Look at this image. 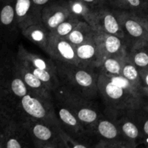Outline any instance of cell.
<instances>
[{"label": "cell", "instance_id": "1", "mask_svg": "<svg viewBox=\"0 0 148 148\" xmlns=\"http://www.w3.org/2000/svg\"><path fill=\"white\" fill-rule=\"evenodd\" d=\"M98 88L106 114H122L141 107V90L122 75H109L100 70Z\"/></svg>", "mask_w": 148, "mask_h": 148}, {"label": "cell", "instance_id": "2", "mask_svg": "<svg viewBox=\"0 0 148 148\" xmlns=\"http://www.w3.org/2000/svg\"><path fill=\"white\" fill-rule=\"evenodd\" d=\"M60 84L69 90L88 99L96 100L100 68L54 61Z\"/></svg>", "mask_w": 148, "mask_h": 148}, {"label": "cell", "instance_id": "3", "mask_svg": "<svg viewBox=\"0 0 148 148\" xmlns=\"http://www.w3.org/2000/svg\"><path fill=\"white\" fill-rule=\"evenodd\" d=\"M53 95L55 100L67 107L83 123L88 131L95 135L96 123L103 114L95 100L80 96L66 89L61 84L59 88L53 91Z\"/></svg>", "mask_w": 148, "mask_h": 148}, {"label": "cell", "instance_id": "4", "mask_svg": "<svg viewBox=\"0 0 148 148\" xmlns=\"http://www.w3.org/2000/svg\"><path fill=\"white\" fill-rule=\"evenodd\" d=\"M55 111L60 128L76 143L77 147H94L98 141L83 123L67 108L54 99Z\"/></svg>", "mask_w": 148, "mask_h": 148}, {"label": "cell", "instance_id": "5", "mask_svg": "<svg viewBox=\"0 0 148 148\" xmlns=\"http://www.w3.org/2000/svg\"><path fill=\"white\" fill-rule=\"evenodd\" d=\"M20 109L25 118L59 124L53 98H46L28 90L27 93L20 98Z\"/></svg>", "mask_w": 148, "mask_h": 148}, {"label": "cell", "instance_id": "6", "mask_svg": "<svg viewBox=\"0 0 148 148\" xmlns=\"http://www.w3.org/2000/svg\"><path fill=\"white\" fill-rule=\"evenodd\" d=\"M27 120L14 117L0 127V147H34Z\"/></svg>", "mask_w": 148, "mask_h": 148}, {"label": "cell", "instance_id": "7", "mask_svg": "<svg viewBox=\"0 0 148 148\" xmlns=\"http://www.w3.org/2000/svg\"><path fill=\"white\" fill-rule=\"evenodd\" d=\"M27 127L34 147L66 148L59 124L27 118Z\"/></svg>", "mask_w": 148, "mask_h": 148}, {"label": "cell", "instance_id": "8", "mask_svg": "<svg viewBox=\"0 0 148 148\" xmlns=\"http://www.w3.org/2000/svg\"><path fill=\"white\" fill-rule=\"evenodd\" d=\"M121 27L129 50L148 41V31L138 16L124 10H118Z\"/></svg>", "mask_w": 148, "mask_h": 148}, {"label": "cell", "instance_id": "9", "mask_svg": "<svg viewBox=\"0 0 148 148\" xmlns=\"http://www.w3.org/2000/svg\"><path fill=\"white\" fill-rule=\"evenodd\" d=\"M20 30L15 11L14 0H1L0 2V40L10 43L16 39Z\"/></svg>", "mask_w": 148, "mask_h": 148}, {"label": "cell", "instance_id": "10", "mask_svg": "<svg viewBox=\"0 0 148 148\" xmlns=\"http://www.w3.org/2000/svg\"><path fill=\"white\" fill-rule=\"evenodd\" d=\"M46 53L53 61L81 65L77 56L76 47L64 37L50 36Z\"/></svg>", "mask_w": 148, "mask_h": 148}, {"label": "cell", "instance_id": "11", "mask_svg": "<svg viewBox=\"0 0 148 148\" xmlns=\"http://www.w3.org/2000/svg\"><path fill=\"white\" fill-rule=\"evenodd\" d=\"M74 15L69 9L67 0H57L47 4L41 11L42 23L49 32L56 28L60 23Z\"/></svg>", "mask_w": 148, "mask_h": 148}, {"label": "cell", "instance_id": "12", "mask_svg": "<svg viewBox=\"0 0 148 148\" xmlns=\"http://www.w3.org/2000/svg\"><path fill=\"white\" fill-rule=\"evenodd\" d=\"M94 28L95 30L114 35L125 39L121 27L118 10L106 7L95 13Z\"/></svg>", "mask_w": 148, "mask_h": 148}, {"label": "cell", "instance_id": "13", "mask_svg": "<svg viewBox=\"0 0 148 148\" xmlns=\"http://www.w3.org/2000/svg\"><path fill=\"white\" fill-rule=\"evenodd\" d=\"M104 58L106 56H125L129 51L125 39L114 35L96 30L95 36Z\"/></svg>", "mask_w": 148, "mask_h": 148}, {"label": "cell", "instance_id": "14", "mask_svg": "<svg viewBox=\"0 0 148 148\" xmlns=\"http://www.w3.org/2000/svg\"><path fill=\"white\" fill-rule=\"evenodd\" d=\"M108 116L114 119V122L126 140L134 145L136 147L141 145L143 141L142 132L130 113L126 112Z\"/></svg>", "mask_w": 148, "mask_h": 148}, {"label": "cell", "instance_id": "15", "mask_svg": "<svg viewBox=\"0 0 148 148\" xmlns=\"http://www.w3.org/2000/svg\"><path fill=\"white\" fill-rule=\"evenodd\" d=\"M14 11L20 32L30 25L41 23V11L32 0H14Z\"/></svg>", "mask_w": 148, "mask_h": 148}, {"label": "cell", "instance_id": "16", "mask_svg": "<svg viewBox=\"0 0 148 148\" xmlns=\"http://www.w3.org/2000/svg\"><path fill=\"white\" fill-rule=\"evenodd\" d=\"M76 53L79 63L83 66L100 68L104 59L95 37L76 46Z\"/></svg>", "mask_w": 148, "mask_h": 148}, {"label": "cell", "instance_id": "17", "mask_svg": "<svg viewBox=\"0 0 148 148\" xmlns=\"http://www.w3.org/2000/svg\"><path fill=\"white\" fill-rule=\"evenodd\" d=\"M16 55L17 59L23 64L57 73L56 64L51 58L48 59L40 55L31 53L28 51L23 45H20L18 46V50Z\"/></svg>", "mask_w": 148, "mask_h": 148}, {"label": "cell", "instance_id": "18", "mask_svg": "<svg viewBox=\"0 0 148 148\" xmlns=\"http://www.w3.org/2000/svg\"><path fill=\"white\" fill-rule=\"evenodd\" d=\"M95 134L98 140H126L114 119L104 112L97 121Z\"/></svg>", "mask_w": 148, "mask_h": 148}, {"label": "cell", "instance_id": "19", "mask_svg": "<svg viewBox=\"0 0 148 148\" xmlns=\"http://www.w3.org/2000/svg\"><path fill=\"white\" fill-rule=\"evenodd\" d=\"M17 56V55H16ZM17 67L20 75L28 90L33 91L36 93L39 94L46 98H53V92L49 89V87L45 85L40 79L37 77L33 72H30L26 66H25L17 59Z\"/></svg>", "mask_w": 148, "mask_h": 148}, {"label": "cell", "instance_id": "20", "mask_svg": "<svg viewBox=\"0 0 148 148\" xmlns=\"http://www.w3.org/2000/svg\"><path fill=\"white\" fill-rule=\"evenodd\" d=\"M21 33L26 38L46 53L50 38V32L42 22L27 26L22 30Z\"/></svg>", "mask_w": 148, "mask_h": 148}, {"label": "cell", "instance_id": "21", "mask_svg": "<svg viewBox=\"0 0 148 148\" xmlns=\"http://www.w3.org/2000/svg\"><path fill=\"white\" fill-rule=\"evenodd\" d=\"M95 33L96 30L92 25L84 20H81L72 31L64 38L76 47L93 38Z\"/></svg>", "mask_w": 148, "mask_h": 148}, {"label": "cell", "instance_id": "22", "mask_svg": "<svg viewBox=\"0 0 148 148\" xmlns=\"http://www.w3.org/2000/svg\"><path fill=\"white\" fill-rule=\"evenodd\" d=\"M67 2L74 15L87 22L94 27L96 12L80 0H67Z\"/></svg>", "mask_w": 148, "mask_h": 148}, {"label": "cell", "instance_id": "23", "mask_svg": "<svg viewBox=\"0 0 148 148\" xmlns=\"http://www.w3.org/2000/svg\"><path fill=\"white\" fill-rule=\"evenodd\" d=\"M24 65L31 72H33L38 79H40L45 85H47L49 89L53 92L60 85V81L58 77L57 73L51 72V71L46 70V69H38L34 66Z\"/></svg>", "mask_w": 148, "mask_h": 148}, {"label": "cell", "instance_id": "24", "mask_svg": "<svg viewBox=\"0 0 148 148\" xmlns=\"http://www.w3.org/2000/svg\"><path fill=\"white\" fill-rule=\"evenodd\" d=\"M127 57L139 69L148 68V49L145 44L136 46L129 50Z\"/></svg>", "mask_w": 148, "mask_h": 148}, {"label": "cell", "instance_id": "25", "mask_svg": "<svg viewBox=\"0 0 148 148\" xmlns=\"http://www.w3.org/2000/svg\"><path fill=\"white\" fill-rule=\"evenodd\" d=\"M126 56H106L100 66V70L109 75H121Z\"/></svg>", "mask_w": 148, "mask_h": 148}, {"label": "cell", "instance_id": "26", "mask_svg": "<svg viewBox=\"0 0 148 148\" xmlns=\"http://www.w3.org/2000/svg\"><path fill=\"white\" fill-rule=\"evenodd\" d=\"M131 116L138 125L143 135L142 145L148 147V112L142 108L129 111Z\"/></svg>", "mask_w": 148, "mask_h": 148}, {"label": "cell", "instance_id": "27", "mask_svg": "<svg viewBox=\"0 0 148 148\" xmlns=\"http://www.w3.org/2000/svg\"><path fill=\"white\" fill-rule=\"evenodd\" d=\"M121 75L124 77L131 83H132L136 88H138L139 90H141L142 88H143V85H142L140 71H139L138 68L132 62L129 60L127 56H126L125 59H124V64H123Z\"/></svg>", "mask_w": 148, "mask_h": 148}, {"label": "cell", "instance_id": "28", "mask_svg": "<svg viewBox=\"0 0 148 148\" xmlns=\"http://www.w3.org/2000/svg\"><path fill=\"white\" fill-rule=\"evenodd\" d=\"M80 18L77 17H72L66 19L59 25L56 28L50 32V36L57 37H66L68 34L72 31L77 25L81 21Z\"/></svg>", "mask_w": 148, "mask_h": 148}, {"label": "cell", "instance_id": "29", "mask_svg": "<svg viewBox=\"0 0 148 148\" xmlns=\"http://www.w3.org/2000/svg\"><path fill=\"white\" fill-rule=\"evenodd\" d=\"M128 12L138 17L148 15V0H126Z\"/></svg>", "mask_w": 148, "mask_h": 148}, {"label": "cell", "instance_id": "30", "mask_svg": "<svg viewBox=\"0 0 148 148\" xmlns=\"http://www.w3.org/2000/svg\"><path fill=\"white\" fill-rule=\"evenodd\" d=\"M133 144L127 140H99L94 145V148H135Z\"/></svg>", "mask_w": 148, "mask_h": 148}, {"label": "cell", "instance_id": "31", "mask_svg": "<svg viewBox=\"0 0 148 148\" xmlns=\"http://www.w3.org/2000/svg\"><path fill=\"white\" fill-rule=\"evenodd\" d=\"M108 7L116 10H127L126 0H104Z\"/></svg>", "mask_w": 148, "mask_h": 148}, {"label": "cell", "instance_id": "32", "mask_svg": "<svg viewBox=\"0 0 148 148\" xmlns=\"http://www.w3.org/2000/svg\"><path fill=\"white\" fill-rule=\"evenodd\" d=\"M82 2L88 4L95 12H98L101 9L107 7L104 0H80Z\"/></svg>", "mask_w": 148, "mask_h": 148}, {"label": "cell", "instance_id": "33", "mask_svg": "<svg viewBox=\"0 0 148 148\" xmlns=\"http://www.w3.org/2000/svg\"><path fill=\"white\" fill-rule=\"evenodd\" d=\"M140 77H141L142 85L143 87L148 88V68L147 69H139Z\"/></svg>", "mask_w": 148, "mask_h": 148}, {"label": "cell", "instance_id": "34", "mask_svg": "<svg viewBox=\"0 0 148 148\" xmlns=\"http://www.w3.org/2000/svg\"><path fill=\"white\" fill-rule=\"evenodd\" d=\"M32 1L39 10L42 11L45 6L56 1L55 0H32Z\"/></svg>", "mask_w": 148, "mask_h": 148}, {"label": "cell", "instance_id": "35", "mask_svg": "<svg viewBox=\"0 0 148 148\" xmlns=\"http://www.w3.org/2000/svg\"><path fill=\"white\" fill-rule=\"evenodd\" d=\"M140 108H142L145 111L148 112V97L143 96V101H142V104Z\"/></svg>", "mask_w": 148, "mask_h": 148}, {"label": "cell", "instance_id": "36", "mask_svg": "<svg viewBox=\"0 0 148 148\" xmlns=\"http://www.w3.org/2000/svg\"><path fill=\"white\" fill-rule=\"evenodd\" d=\"M141 20V21L143 22V23L144 24V25L145 26V27L147 28V31H148V19L145 18V17H139Z\"/></svg>", "mask_w": 148, "mask_h": 148}, {"label": "cell", "instance_id": "37", "mask_svg": "<svg viewBox=\"0 0 148 148\" xmlns=\"http://www.w3.org/2000/svg\"><path fill=\"white\" fill-rule=\"evenodd\" d=\"M142 94H143V96H147L148 97V88H145V87H143L142 88Z\"/></svg>", "mask_w": 148, "mask_h": 148}, {"label": "cell", "instance_id": "38", "mask_svg": "<svg viewBox=\"0 0 148 148\" xmlns=\"http://www.w3.org/2000/svg\"><path fill=\"white\" fill-rule=\"evenodd\" d=\"M145 46H147V49H148V41L147 42V43H145Z\"/></svg>", "mask_w": 148, "mask_h": 148}, {"label": "cell", "instance_id": "39", "mask_svg": "<svg viewBox=\"0 0 148 148\" xmlns=\"http://www.w3.org/2000/svg\"><path fill=\"white\" fill-rule=\"evenodd\" d=\"M145 17V18H147V19H148V15H147V16H146V17Z\"/></svg>", "mask_w": 148, "mask_h": 148}]
</instances>
